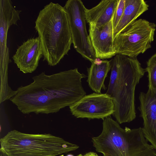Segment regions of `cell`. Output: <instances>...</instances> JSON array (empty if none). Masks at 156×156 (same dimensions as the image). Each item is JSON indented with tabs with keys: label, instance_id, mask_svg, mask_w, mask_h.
Listing matches in <instances>:
<instances>
[{
	"label": "cell",
	"instance_id": "6da1fadb",
	"mask_svg": "<svg viewBox=\"0 0 156 156\" xmlns=\"http://www.w3.org/2000/svg\"><path fill=\"white\" fill-rule=\"evenodd\" d=\"M86 77L77 68L51 75L42 72L29 84L18 87L10 100L24 114L56 113L86 95L82 83Z\"/></svg>",
	"mask_w": 156,
	"mask_h": 156
},
{
	"label": "cell",
	"instance_id": "7a4b0ae2",
	"mask_svg": "<svg viewBox=\"0 0 156 156\" xmlns=\"http://www.w3.org/2000/svg\"><path fill=\"white\" fill-rule=\"evenodd\" d=\"M42 46L43 61L56 65L67 54L73 44L66 12L58 3L50 2L39 12L35 21Z\"/></svg>",
	"mask_w": 156,
	"mask_h": 156
},
{
	"label": "cell",
	"instance_id": "3957f363",
	"mask_svg": "<svg viewBox=\"0 0 156 156\" xmlns=\"http://www.w3.org/2000/svg\"><path fill=\"white\" fill-rule=\"evenodd\" d=\"M103 120L101 133L92 138L97 152L103 156H156V149L148 143L142 128H122L111 116Z\"/></svg>",
	"mask_w": 156,
	"mask_h": 156
},
{
	"label": "cell",
	"instance_id": "277c9868",
	"mask_svg": "<svg viewBox=\"0 0 156 156\" xmlns=\"http://www.w3.org/2000/svg\"><path fill=\"white\" fill-rule=\"evenodd\" d=\"M118 74L110 96L115 112L112 115L119 124L129 122L136 116L135 94L136 85L146 72L136 58L119 54L115 56Z\"/></svg>",
	"mask_w": 156,
	"mask_h": 156
},
{
	"label": "cell",
	"instance_id": "5b68a950",
	"mask_svg": "<svg viewBox=\"0 0 156 156\" xmlns=\"http://www.w3.org/2000/svg\"><path fill=\"white\" fill-rule=\"evenodd\" d=\"M1 148L9 156H57L79 146L50 134H30L16 130L0 139Z\"/></svg>",
	"mask_w": 156,
	"mask_h": 156
},
{
	"label": "cell",
	"instance_id": "8992f818",
	"mask_svg": "<svg viewBox=\"0 0 156 156\" xmlns=\"http://www.w3.org/2000/svg\"><path fill=\"white\" fill-rule=\"evenodd\" d=\"M156 24L142 19L136 20L118 35L114 42L117 54L136 58L151 47Z\"/></svg>",
	"mask_w": 156,
	"mask_h": 156
},
{
	"label": "cell",
	"instance_id": "52a82bcc",
	"mask_svg": "<svg viewBox=\"0 0 156 156\" xmlns=\"http://www.w3.org/2000/svg\"><path fill=\"white\" fill-rule=\"evenodd\" d=\"M63 7L66 12L74 48L84 58L94 62L96 58L86 28V8L81 0H68Z\"/></svg>",
	"mask_w": 156,
	"mask_h": 156
},
{
	"label": "cell",
	"instance_id": "ba28073f",
	"mask_svg": "<svg viewBox=\"0 0 156 156\" xmlns=\"http://www.w3.org/2000/svg\"><path fill=\"white\" fill-rule=\"evenodd\" d=\"M72 114L76 118L102 119L115 112L113 99L106 93L94 92L85 95L69 107Z\"/></svg>",
	"mask_w": 156,
	"mask_h": 156
},
{
	"label": "cell",
	"instance_id": "9c48e42d",
	"mask_svg": "<svg viewBox=\"0 0 156 156\" xmlns=\"http://www.w3.org/2000/svg\"><path fill=\"white\" fill-rule=\"evenodd\" d=\"M42 56L41 43L38 37L24 41L17 48L12 58L20 70L27 73L36 70Z\"/></svg>",
	"mask_w": 156,
	"mask_h": 156
},
{
	"label": "cell",
	"instance_id": "30bf717a",
	"mask_svg": "<svg viewBox=\"0 0 156 156\" xmlns=\"http://www.w3.org/2000/svg\"><path fill=\"white\" fill-rule=\"evenodd\" d=\"M139 100V109L143 120L144 134L156 149V92L148 88L146 93H140Z\"/></svg>",
	"mask_w": 156,
	"mask_h": 156
},
{
	"label": "cell",
	"instance_id": "8fae6325",
	"mask_svg": "<svg viewBox=\"0 0 156 156\" xmlns=\"http://www.w3.org/2000/svg\"><path fill=\"white\" fill-rule=\"evenodd\" d=\"M112 20L101 29L89 25V35L97 58H109L117 54L114 42Z\"/></svg>",
	"mask_w": 156,
	"mask_h": 156
},
{
	"label": "cell",
	"instance_id": "7c38bea8",
	"mask_svg": "<svg viewBox=\"0 0 156 156\" xmlns=\"http://www.w3.org/2000/svg\"><path fill=\"white\" fill-rule=\"evenodd\" d=\"M0 3V66H8L10 62L9 50L7 45L8 30L12 25H17L20 20L21 10H16L9 0H1Z\"/></svg>",
	"mask_w": 156,
	"mask_h": 156
},
{
	"label": "cell",
	"instance_id": "4fadbf2b",
	"mask_svg": "<svg viewBox=\"0 0 156 156\" xmlns=\"http://www.w3.org/2000/svg\"><path fill=\"white\" fill-rule=\"evenodd\" d=\"M118 0H102L90 9H86L85 18L89 25L102 28L112 19Z\"/></svg>",
	"mask_w": 156,
	"mask_h": 156
},
{
	"label": "cell",
	"instance_id": "5bb4252c",
	"mask_svg": "<svg viewBox=\"0 0 156 156\" xmlns=\"http://www.w3.org/2000/svg\"><path fill=\"white\" fill-rule=\"evenodd\" d=\"M149 5L144 0H125L122 15L113 30V39L123 31L131 23L148 9Z\"/></svg>",
	"mask_w": 156,
	"mask_h": 156
},
{
	"label": "cell",
	"instance_id": "9a60e30c",
	"mask_svg": "<svg viewBox=\"0 0 156 156\" xmlns=\"http://www.w3.org/2000/svg\"><path fill=\"white\" fill-rule=\"evenodd\" d=\"M112 61L102 60L99 64L93 62L87 68V82L90 87L95 92L101 93V89L106 88L104 81L111 69Z\"/></svg>",
	"mask_w": 156,
	"mask_h": 156
},
{
	"label": "cell",
	"instance_id": "2e32d148",
	"mask_svg": "<svg viewBox=\"0 0 156 156\" xmlns=\"http://www.w3.org/2000/svg\"><path fill=\"white\" fill-rule=\"evenodd\" d=\"M145 70L147 73L148 88L156 92V53L147 61Z\"/></svg>",
	"mask_w": 156,
	"mask_h": 156
},
{
	"label": "cell",
	"instance_id": "e0dca14e",
	"mask_svg": "<svg viewBox=\"0 0 156 156\" xmlns=\"http://www.w3.org/2000/svg\"><path fill=\"white\" fill-rule=\"evenodd\" d=\"M111 71L110 77L109 82L106 94L111 95L115 84L118 74L117 61L115 56L112 61Z\"/></svg>",
	"mask_w": 156,
	"mask_h": 156
},
{
	"label": "cell",
	"instance_id": "ac0fdd59",
	"mask_svg": "<svg viewBox=\"0 0 156 156\" xmlns=\"http://www.w3.org/2000/svg\"><path fill=\"white\" fill-rule=\"evenodd\" d=\"M125 7V0H118L117 5L112 20L114 30L117 26L122 15Z\"/></svg>",
	"mask_w": 156,
	"mask_h": 156
},
{
	"label": "cell",
	"instance_id": "d6986e66",
	"mask_svg": "<svg viewBox=\"0 0 156 156\" xmlns=\"http://www.w3.org/2000/svg\"><path fill=\"white\" fill-rule=\"evenodd\" d=\"M83 156H99L96 153L90 152L84 155Z\"/></svg>",
	"mask_w": 156,
	"mask_h": 156
},
{
	"label": "cell",
	"instance_id": "ffe728a7",
	"mask_svg": "<svg viewBox=\"0 0 156 156\" xmlns=\"http://www.w3.org/2000/svg\"><path fill=\"white\" fill-rule=\"evenodd\" d=\"M0 156H9V155L2 149H0Z\"/></svg>",
	"mask_w": 156,
	"mask_h": 156
},
{
	"label": "cell",
	"instance_id": "44dd1931",
	"mask_svg": "<svg viewBox=\"0 0 156 156\" xmlns=\"http://www.w3.org/2000/svg\"><path fill=\"white\" fill-rule=\"evenodd\" d=\"M66 156H74L73 155H72V154H68V155H67Z\"/></svg>",
	"mask_w": 156,
	"mask_h": 156
},
{
	"label": "cell",
	"instance_id": "7402d4cb",
	"mask_svg": "<svg viewBox=\"0 0 156 156\" xmlns=\"http://www.w3.org/2000/svg\"><path fill=\"white\" fill-rule=\"evenodd\" d=\"M77 156H83V155L82 154H80L78 155H77Z\"/></svg>",
	"mask_w": 156,
	"mask_h": 156
},
{
	"label": "cell",
	"instance_id": "603a6c76",
	"mask_svg": "<svg viewBox=\"0 0 156 156\" xmlns=\"http://www.w3.org/2000/svg\"></svg>",
	"mask_w": 156,
	"mask_h": 156
}]
</instances>
